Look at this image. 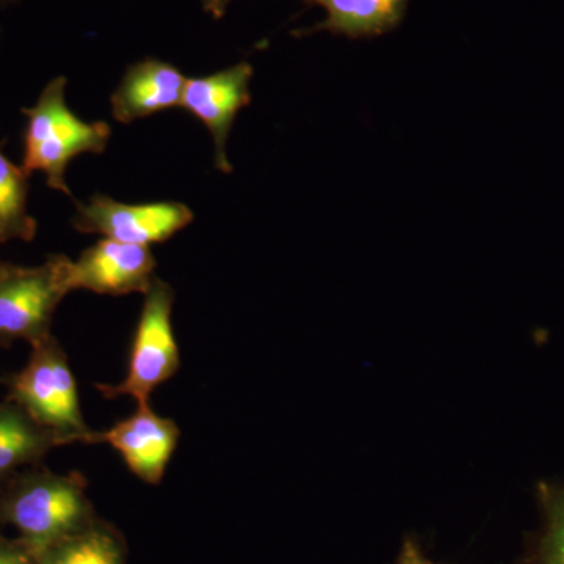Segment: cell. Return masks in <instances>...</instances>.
Masks as SVG:
<instances>
[{
  "label": "cell",
  "mask_w": 564,
  "mask_h": 564,
  "mask_svg": "<svg viewBox=\"0 0 564 564\" xmlns=\"http://www.w3.org/2000/svg\"><path fill=\"white\" fill-rule=\"evenodd\" d=\"M87 489L80 473L28 467L0 484V524L13 527L39 556L98 519Z\"/></svg>",
  "instance_id": "1"
},
{
  "label": "cell",
  "mask_w": 564,
  "mask_h": 564,
  "mask_svg": "<svg viewBox=\"0 0 564 564\" xmlns=\"http://www.w3.org/2000/svg\"><path fill=\"white\" fill-rule=\"evenodd\" d=\"M66 77L52 79L32 107L22 109L28 118L21 169L28 176L41 173L52 191L73 196L66 169L77 155L101 154L111 131L106 121H84L66 104Z\"/></svg>",
  "instance_id": "2"
},
{
  "label": "cell",
  "mask_w": 564,
  "mask_h": 564,
  "mask_svg": "<svg viewBox=\"0 0 564 564\" xmlns=\"http://www.w3.org/2000/svg\"><path fill=\"white\" fill-rule=\"evenodd\" d=\"M6 400L17 403L58 445L91 444L93 433L82 413L79 388L68 356L54 334L32 345L31 358L18 372L0 378Z\"/></svg>",
  "instance_id": "3"
},
{
  "label": "cell",
  "mask_w": 564,
  "mask_h": 564,
  "mask_svg": "<svg viewBox=\"0 0 564 564\" xmlns=\"http://www.w3.org/2000/svg\"><path fill=\"white\" fill-rule=\"evenodd\" d=\"M174 296L172 285L155 276L144 292L126 377L118 384H96L106 399L131 397L137 404L150 403L155 389L177 373L181 351L173 326Z\"/></svg>",
  "instance_id": "4"
},
{
  "label": "cell",
  "mask_w": 564,
  "mask_h": 564,
  "mask_svg": "<svg viewBox=\"0 0 564 564\" xmlns=\"http://www.w3.org/2000/svg\"><path fill=\"white\" fill-rule=\"evenodd\" d=\"M70 259L51 254L36 267H11L0 278V344L35 345L52 336V321L70 293Z\"/></svg>",
  "instance_id": "5"
},
{
  "label": "cell",
  "mask_w": 564,
  "mask_h": 564,
  "mask_svg": "<svg viewBox=\"0 0 564 564\" xmlns=\"http://www.w3.org/2000/svg\"><path fill=\"white\" fill-rule=\"evenodd\" d=\"M76 204L77 231L150 248L172 239L195 218L191 207L177 202L128 204L95 195L87 204Z\"/></svg>",
  "instance_id": "6"
},
{
  "label": "cell",
  "mask_w": 564,
  "mask_h": 564,
  "mask_svg": "<svg viewBox=\"0 0 564 564\" xmlns=\"http://www.w3.org/2000/svg\"><path fill=\"white\" fill-rule=\"evenodd\" d=\"M252 66L240 62L209 76L192 77L185 85L182 109L198 118L214 140L215 169L231 174L228 158L229 133L239 111L251 104Z\"/></svg>",
  "instance_id": "7"
},
{
  "label": "cell",
  "mask_w": 564,
  "mask_h": 564,
  "mask_svg": "<svg viewBox=\"0 0 564 564\" xmlns=\"http://www.w3.org/2000/svg\"><path fill=\"white\" fill-rule=\"evenodd\" d=\"M180 441L177 423L155 413L151 403L137 404L129 417L91 437V444L115 448L128 469L147 485L162 484Z\"/></svg>",
  "instance_id": "8"
},
{
  "label": "cell",
  "mask_w": 564,
  "mask_h": 564,
  "mask_svg": "<svg viewBox=\"0 0 564 564\" xmlns=\"http://www.w3.org/2000/svg\"><path fill=\"white\" fill-rule=\"evenodd\" d=\"M154 254L150 247L101 239L69 263L70 292L90 291L121 296L143 293L155 278Z\"/></svg>",
  "instance_id": "9"
},
{
  "label": "cell",
  "mask_w": 564,
  "mask_h": 564,
  "mask_svg": "<svg viewBox=\"0 0 564 564\" xmlns=\"http://www.w3.org/2000/svg\"><path fill=\"white\" fill-rule=\"evenodd\" d=\"M187 80L176 66L159 58L133 63L111 95V115L121 124H131L181 107Z\"/></svg>",
  "instance_id": "10"
},
{
  "label": "cell",
  "mask_w": 564,
  "mask_h": 564,
  "mask_svg": "<svg viewBox=\"0 0 564 564\" xmlns=\"http://www.w3.org/2000/svg\"><path fill=\"white\" fill-rule=\"evenodd\" d=\"M304 3L322 7L326 20L293 32L295 35L329 32L351 40L375 39L392 32L402 24L408 9V0H304Z\"/></svg>",
  "instance_id": "11"
},
{
  "label": "cell",
  "mask_w": 564,
  "mask_h": 564,
  "mask_svg": "<svg viewBox=\"0 0 564 564\" xmlns=\"http://www.w3.org/2000/svg\"><path fill=\"white\" fill-rule=\"evenodd\" d=\"M61 447L54 434L33 421L17 403H0V484L14 474L43 464Z\"/></svg>",
  "instance_id": "12"
},
{
  "label": "cell",
  "mask_w": 564,
  "mask_h": 564,
  "mask_svg": "<svg viewBox=\"0 0 564 564\" xmlns=\"http://www.w3.org/2000/svg\"><path fill=\"white\" fill-rule=\"evenodd\" d=\"M35 564H128V555L121 534L98 518L41 552Z\"/></svg>",
  "instance_id": "13"
},
{
  "label": "cell",
  "mask_w": 564,
  "mask_h": 564,
  "mask_svg": "<svg viewBox=\"0 0 564 564\" xmlns=\"http://www.w3.org/2000/svg\"><path fill=\"white\" fill-rule=\"evenodd\" d=\"M29 176L0 151V245L10 240L31 242L36 225L28 207Z\"/></svg>",
  "instance_id": "14"
},
{
  "label": "cell",
  "mask_w": 564,
  "mask_h": 564,
  "mask_svg": "<svg viewBox=\"0 0 564 564\" xmlns=\"http://www.w3.org/2000/svg\"><path fill=\"white\" fill-rule=\"evenodd\" d=\"M540 499L545 524L534 564H564V486L541 485Z\"/></svg>",
  "instance_id": "15"
},
{
  "label": "cell",
  "mask_w": 564,
  "mask_h": 564,
  "mask_svg": "<svg viewBox=\"0 0 564 564\" xmlns=\"http://www.w3.org/2000/svg\"><path fill=\"white\" fill-rule=\"evenodd\" d=\"M36 555L21 538L0 536V564H35Z\"/></svg>",
  "instance_id": "16"
},
{
  "label": "cell",
  "mask_w": 564,
  "mask_h": 564,
  "mask_svg": "<svg viewBox=\"0 0 564 564\" xmlns=\"http://www.w3.org/2000/svg\"><path fill=\"white\" fill-rule=\"evenodd\" d=\"M395 564H437L432 562L425 554H423L421 545L414 538H406L403 541L400 554L397 556Z\"/></svg>",
  "instance_id": "17"
},
{
  "label": "cell",
  "mask_w": 564,
  "mask_h": 564,
  "mask_svg": "<svg viewBox=\"0 0 564 564\" xmlns=\"http://www.w3.org/2000/svg\"><path fill=\"white\" fill-rule=\"evenodd\" d=\"M232 0H203V10L215 20H221Z\"/></svg>",
  "instance_id": "18"
},
{
  "label": "cell",
  "mask_w": 564,
  "mask_h": 564,
  "mask_svg": "<svg viewBox=\"0 0 564 564\" xmlns=\"http://www.w3.org/2000/svg\"><path fill=\"white\" fill-rule=\"evenodd\" d=\"M11 267H13V263L0 261V278H2L7 272H10Z\"/></svg>",
  "instance_id": "19"
},
{
  "label": "cell",
  "mask_w": 564,
  "mask_h": 564,
  "mask_svg": "<svg viewBox=\"0 0 564 564\" xmlns=\"http://www.w3.org/2000/svg\"><path fill=\"white\" fill-rule=\"evenodd\" d=\"M0 2H2V0H0Z\"/></svg>",
  "instance_id": "20"
}]
</instances>
